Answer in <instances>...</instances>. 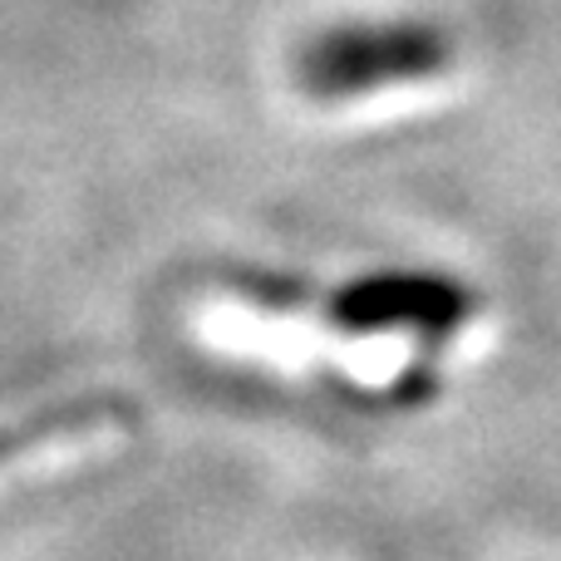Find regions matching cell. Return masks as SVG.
Masks as SVG:
<instances>
[{"label": "cell", "instance_id": "6da1fadb", "mask_svg": "<svg viewBox=\"0 0 561 561\" xmlns=\"http://www.w3.org/2000/svg\"><path fill=\"white\" fill-rule=\"evenodd\" d=\"M454 65V35L428 20H350L306 39L296 55V84L310 99H369L434 79Z\"/></svg>", "mask_w": 561, "mask_h": 561}, {"label": "cell", "instance_id": "7a4b0ae2", "mask_svg": "<svg viewBox=\"0 0 561 561\" xmlns=\"http://www.w3.org/2000/svg\"><path fill=\"white\" fill-rule=\"evenodd\" d=\"M478 296L448 272H369L330 296L340 335H448L468 325Z\"/></svg>", "mask_w": 561, "mask_h": 561}]
</instances>
